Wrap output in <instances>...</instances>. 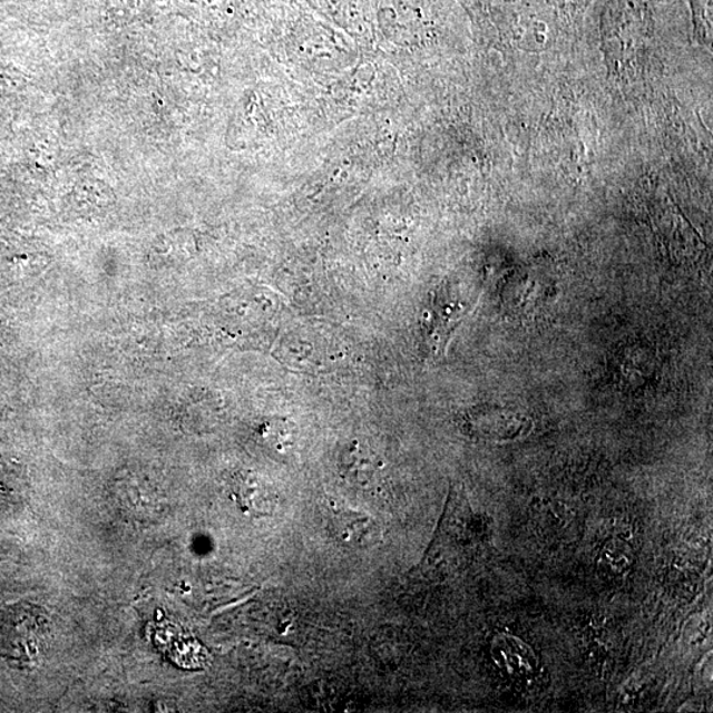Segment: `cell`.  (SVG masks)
<instances>
[{
	"mask_svg": "<svg viewBox=\"0 0 713 713\" xmlns=\"http://www.w3.org/2000/svg\"><path fill=\"white\" fill-rule=\"evenodd\" d=\"M49 622L31 605H17L0 622V654L17 667H35L48 652Z\"/></svg>",
	"mask_w": 713,
	"mask_h": 713,
	"instance_id": "obj_1",
	"label": "cell"
},
{
	"mask_svg": "<svg viewBox=\"0 0 713 713\" xmlns=\"http://www.w3.org/2000/svg\"><path fill=\"white\" fill-rule=\"evenodd\" d=\"M490 655L499 672L515 681H525L538 672L539 660L525 641L512 634H497L490 645Z\"/></svg>",
	"mask_w": 713,
	"mask_h": 713,
	"instance_id": "obj_2",
	"label": "cell"
},
{
	"mask_svg": "<svg viewBox=\"0 0 713 713\" xmlns=\"http://www.w3.org/2000/svg\"><path fill=\"white\" fill-rule=\"evenodd\" d=\"M477 437L495 441H515L527 437L533 430V420L524 413L510 410H488L472 419Z\"/></svg>",
	"mask_w": 713,
	"mask_h": 713,
	"instance_id": "obj_3",
	"label": "cell"
},
{
	"mask_svg": "<svg viewBox=\"0 0 713 713\" xmlns=\"http://www.w3.org/2000/svg\"><path fill=\"white\" fill-rule=\"evenodd\" d=\"M330 527L334 537L346 546L367 547L378 540L374 520L342 506H330Z\"/></svg>",
	"mask_w": 713,
	"mask_h": 713,
	"instance_id": "obj_4",
	"label": "cell"
},
{
	"mask_svg": "<svg viewBox=\"0 0 713 713\" xmlns=\"http://www.w3.org/2000/svg\"><path fill=\"white\" fill-rule=\"evenodd\" d=\"M233 494L242 508L255 516L271 515L276 506L274 490L253 475L235 477Z\"/></svg>",
	"mask_w": 713,
	"mask_h": 713,
	"instance_id": "obj_5",
	"label": "cell"
},
{
	"mask_svg": "<svg viewBox=\"0 0 713 713\" xmlns=\"http://www.w3.org/2000/svg\"><path fill=\"white\" fill-rule=\"evenodd\" d=\"M634 563V551L629 541L613 538L604 545L598 556V569L612 579H619L629 573Z\"/></svg>",
	"mask_w": 713,
	"mask_h": 713,
	"instance_id": "obj_6",
	"label": "cell"
},
{
	"mask_svg": "<svg viewBox=\"0 0 713 713\" xmlns=\"http://www.w3.org/2000/svg\"><path fill=\"white\" fill-rule=\"evenodd\" d=\"M21 77L19 71L0 68V96L10 95L20 87Z\"/></svg>",
	"mask_w": 713,
	"mask_h": 713,
	"instance_id": "obj_7",
	"label": "cell"
}]
</instances>
